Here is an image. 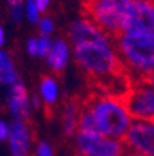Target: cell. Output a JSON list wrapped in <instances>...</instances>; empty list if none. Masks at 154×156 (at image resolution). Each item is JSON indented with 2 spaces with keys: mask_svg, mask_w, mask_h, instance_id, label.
Returning <instances> with one entry per match:
<instances>
[{
  "mask_svg": "<svg viewBox=\"0 0 154 156\" xmlns=\"http://www.w3.org/2000/svg\"><path fill=\"white\" fill-rule=\"evenodd\" d=\"M122 98L133 120H154V88L147 80L131 81Z\"/></svg>",
  "mask_w": 154,
  "mask_h": 156,
  "instance_id": "cell-6",
  "label": "cell"
},
{
  "mask_svg": "<svg viewBox=\"0 0 154 156\" xmlns=\"http://www.w3.org/2000/svg\"><path fill=\"white\" fill-rule=\"evenodd\" d=\"M32 156H56V149L51 142L46 140H40L35 144Z\"/></svg>",
  "mask_w": 154,
  "mask_h": 156,
  "instance_id": "cell-16",
  "label": "cell"
},
{
  "mask_svg": "<svg viewBox=\"0 0 154 156\" xmlns=\"http://www.w3.org/2000/svg\"><path fill=\"white\" fill-rule=\"evenodd\" d=\"M142 31H154L153 0H131L126 10L122 32H142Z\"/></svg>",
  "mask_w": 154,
  "mask_h": 156,
  "instance_id": "cell-8",
  "label": "cell"
},
{
  "mask_svg": "<svg viewBox=\"0 0 154 156\" xmlns=\"http://www.w3.org/2000/svg\"><path fill=\"white\" fill-rule=\"evenodd\" d=\"M10 7V18L14 24L21 23V20L24 18V3L22 4H15V6H9Z\"/></svg>",
  "mask_w": 154,
  "mask_h": 156,
  "instance_id": "cell-19",
  "label": "cell"
},
{
  "mask_svg": "<svg viewBox=\"0 0 154 156\" xmlns=\"http://www.w3.org/2000/svg\"><path fill=\"white\" fill-rule=\"evenodd\" d=\"M122 156H145L142 153H138V152H133V151H125V153Z\"/></svg>",
  "mask_w": 154,
  "mask_h": 156,
  "instance_id": "cell-25",
  "label": "cell"
},
{
  "mask_svg": "<svg viewBox=\"0 0 154 156\" xmlns=\"http://www.w3.org/2000/svg\"><path fill=\"white\" fill-rule=\"evenodd\" d=\"M9 6H15V4H22L24 0H7Z\"/></svg>",
  "mask_w": 154,
  "mask_h": 156,
  "instance_id": "cell-26",
  "label": "cell"
},
{
  "mask_svg": "<svg viewBox=\"0 0 154 156\" xmlns=\"http://www.w3.org/2000/svg\"><path fill=\"white\" fill-rule=\"evenodd\" d=\"M10 135V123L6 120H0V142H4L9 140Z\"/></svg>",
  "mask_w": 154,
  "mask_h": 156,
  "instance_id": "cell-21",
  "label": "cell"
},
{
  "mask_svg": "<svg viewBox=\"0 0 154 156\" xmlns=\"http://www.w3.org/2000/svg\"><path fill=\"white\" fill-rule=\"evenodd\" d=\"M19 80L13 57L6 50H0V84L11 87Z\"/></svg>",
  "mask_w": 154,
  "mask_h": 156,
  "instance_id": "cell-14",
  "label": "cell"
},
{
  "mask_svg": "<svg viewBox=\"0 0 154 156\" xmlns=\"http://www.w3.org/2000/svg\"><path fill=\"white\" fill-rule=\"evenodd\" d=\"M36 27H38V29H39V34H40V35H46V36H51L56 31L54 20L49 16H43L42 20L39 21V24Z\"/></svg>",
  "mask_w": 154,
  "mask_h": 156,
  "instance_id": "cell-18",
  "label": "cell"
},
{
  "mask_svg": "<svg viewBox=\"0 0 154 156\" xmlns=\"http://www.w3.org/2000/svg\"><path fill=\"white\" fill-rule=\"evenodd\" d=\"M36 41H38V58H46V56L50 52L51 45H53V39H51V36L39 34L36 36Z\"/></svg>",
  "mask_w": 154,
  "mask_h": 156,
  "instance_id": "cell-17",
  "label": "cell"
},
{
  "mask_svg": "<svg viewBox=\"0 0 154 156\" xmlns=\"http://www.w3.org/2000/svg\"><path fill=\"white\" fill-rule=\"evenodd\" d=\"M153 2H154V0H153Z\"/></svg>",
  "mask_w": 154,
  "mask_h": 156,
  "instance_id": "cell-28",
  "label": "cell"
},
{
  "mask_svg": "<svg viewBox=\"0 0 154 156\" xmlns=\"http://www.w3.org/2000/svg\"><path fill=\"white\" fill-rule=\"evenodd\" d=\"M115 46L131 81L146 80L154 73V31L122 32L115 36Z\"/></svg>",
  "mask_w": 154,
  "mask_h": 156,
  "instance_id": "cell-3",
  "label": "cell"
},
{
  "mask_svg": "<svg viewBox=\"0 0 154 156\" xmlns=\"http://www.w3.org/2000/svg\"><path fill=\"white\" fill-rule=\"evenodd\" d=\"M122 141L126 151L154 156V120H133Z\"/></svg>",
  "mask_w": 154,
  "mask_h": 156,
  "instance_id": "cell-7",
  "label": "cell"
},
{
  "mask_svg": "<svg viewBox=\"0 0 154 156\" xmlns=\"http://www.w3.org/2000/svg\"><path fill=\"white\" fill-rule=\"evenodd\" d=\"M75 156H122L126 148L124 141L110 138L99 133H79L72 138Z\"/></svg>",
  "mask_w": 154,
  "mask_h": 156,
  "instance_id": "cell-5",
  "label": "cell"
},
{
  "mask_svg": "<svg viewBox=\"0 0 154 156\" xmlns=\"http://www.w3.org/2000/svg\"><path fill=\"white\" fill-rule=\"evenodd\" d=\"M4 42H6V34H4L3 27L0 25V48L4 45Z\"/></svg>",
  "mask_w": 154,
  "mask_h": 156,
  "instance_id": "cell-24",
  "label": "cell"
},
{
  "mask_svg": "<svg viewBox=\"0 0 154 156\" xmlns=\"http://www.w3.org/2000/svg\"><path fill=\"white\" fill-rule=\"evenodd\" d=\"M92 113L97 133L101 135L124 140L133 123L126 103L121 95L103 91L92 95L84 102Z\"/></svg>",
  "mask_w": 154,
  "mask_h": 156,
  "instance_id": "cell-2",
  "label": "cell"
},
{
  "mask_svg": "<svg viewBox=\"0 0 154 156\" xmlns=\"http://www.w3.org/2000/svg\"><path fill=\"white\" fill-rule=\"evenodd\" d=\"M31 105H32V109L33 110H40L43 106V102L42 99H40V96L38 95V92H35V94L31 95Z\"/></svg>",
  "mask_w": 154,
  "mask_h": 156,
  "instance_id": "cell-22",
  "label": "cell"
},
{
  "mask_svg": "<svg viewBox=\"0 0 154 156\" xmlns=\"http://www.w3.org/2000/svg\"><path fill=\"white\" fill-rule=\"evenodd\" d=\"M35 144V134L28 120L13 119L10 121V135L7 140L10 155L32 156Z\"/></svg>",
  "mask_w": 154,
  "mask_h": 156,
  "instance_id": "cell-9",
  "label": "cell"
},
{
  "mask_svg": "<svg viewBox=\"0 0 154 156\" xmlns=\"http://www.w3.org/2000/svg\"><path fill=\"white\" fill-rule=\"evenodd\" d=\"M24 17L29 24L38 25L43 17V11L39 9V6L33 0H24Z\"/></svg>",
  "mask_w": 154,
  "mask_h": 156,
  "instance_id": "cell-15",
  "label": "cell"
},
{
  "mask_svg": "<svg viewBox=\"0 0 154 156\" xmlns=\"http://www.w3.org/2000/svg\"><path fill=\"white\" fill-rule=\"evenodd\" d=\"M38 95L43 102V106L53 109L58 105L61 98V88L54 75H45L38 85Z\"/></svg>",
  "mask_w": 154,
  "mask_h": 156,
  "instance_id": "cell-13",
  "label": "cell"
},
{
  "mask_svg": "<svg viewBox=\"0 0 154 156\" xmlns=\"http://www.w3.org/2000/svg\"><path fill=\"white\" fill-rule=\"evenodd\" d=\"M25 50L31 57L38 58V41H36V36H31V38L26 41Z\"/></svg>",
  "mask_w": 154,
  "mask_h": 156,
  "instance_id": "cell-20",
  "label": "cell"
},
{
  "mask_svg": "<svg viewBox=\"0 0 154 156\" xmlns=\"http://www.w3.org/2000/svg\"><path fill=\"white\" fill-rule=\"evenodd\" d=\"M146 80H147V81L151 84V87L154 88V73H153V74H151V75H149V77L146 78Z\"/></svg>",
  "mask_w": 154,
  "mask_h": 156,
  "instance_id": "cell-27",
  "label": "cell"
},
{
  "mask_svg": "<svg viewBox=\"0 0 154 156\" xmlns=\"http://www.w3.org/2000/svg\"><path fill=\"white\" fill-rule=\"evenodd\" d=\"M131 0H84V14L111 36H118L124 28Z\"/></svg>",
  "mask_w": 154,
  "mask_h": 156,
  "instance_id": "cell-4",
  "label": "cell"
},
{
  "mask_svg": "<svg viewBox=\"0 0 154 156\" xmlns=\"http://www.w3.org/2000/svg\"><path fill=\"white\" fill-rule=\"evenodd\" d=\"M33 2L38 4L39 9L42 10L43 13H45V11H47L49 7H50V4H51V0H33Z\"/></svg>",
  "mask_w": 154,
  "mask_h": 156,
  "instance_id": "cell-23",
  "label": "cell"
},
{
  "mask_svg": "<svg viewBox=\"0 0 154 156\" xmlns=\"http://www.w3.org/2000/svg\"><path fill=\"white\" fill-rule=\"evenodd\" d=\"M67 39L72 46V58L80 71L92 80L114 81L125 75L115 38L104 32L87 17L74 20Z\"/></svg>",
  "mask_w": 154,
  "mask_h": 156,
  "instance_id": "cell-1",
  "label": "cell"
},
{
  "mask_svg": "<svg viewBox=\"0 0 154 156\" xmlns=\"http://www.w3.org/2000/svg\"><path fill=\"white\" fill-rule=\"evenodd\" d=\"M6 105L13 119L18 120H28L32 113V105H31V95L28 94L26 85L19 78L15 84L9 87L7 91Z\"/></svg>",
  "mask_w": 154,
  "mask_h": 156,
  "instance_id": "cell-10",
  "label": "cell"
},
{
  "mask_svg": "<svg viewBox=\"0 0 154 156\" xmlns=\"http://www.w3.org/2000/svg\"><path fill=\"white\" fill-rule=\"evenodd\" d=\"M82 110V103L75 99H68L63 103L58 113V126L61 134L67 138H74L79 127V117Z\"/></svg>",
  "mask_w": 154,
  "mask_h": 156,
  "instance_id": "cell-12",
  "label": "cell"
},
{
  "mask_svg": "<svg viewBox=\"0 0 154 156\" xmlns=\"http://www.w3.org/2000/svg\"><path fill=\"white\" fill-rule=\"evenodd\" d=\"M71 58H72V46H71L70 41L64 38L53 39L50 52L45 58L49 70L53 74H60V73L65 71Z\"/></svg>",
  "mask_w": 154,
  "mask_h": 156,
  "instance_id": "cell-11",
  "label": "cell"
}]
</instances>
